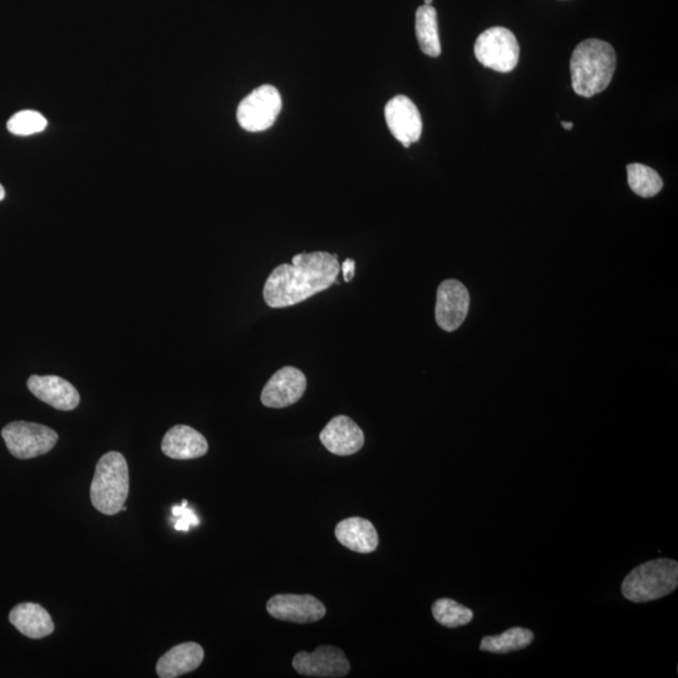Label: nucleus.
Here are the masks:
<instances>
[{
  "label": "nucleus",
  "mask_w": 678,
  "mask_h": 678,
  "mask_svg": "<svg viewBox=\"0 0 678 678\" xmlns=\"http://www.w3.org/2000/svg\"><path fill=\"white\" fill-rule=\"evenodd\" d=\"M204 660L203 647L195 642L181 643L171 648L157 662L156 672L161 678H176L193 672Z\"/></svg>",
  "instance_id": "16"
},
{
  "label": "nucleus",
  "mask_w": 678,
  "mask_h": 678,
  "mask_svg": "<svg viewBox=\"0 0 678 678\" xmlns=\"http://www.w3.org/2000/svg\"><path fill=\"white\" fill-rule=\"evenodd\" d=\"M173 515L176 519L175 529L180 530V532H189L191 527L199 525V518L196 517L193 510L188 508V501L186 500L180 506H174Z\"/></svg>",
  "instance_id": "24"
},
{
  "label": "nucleus",
  "mask_w": 678,
  "mask_h": 678,
  "mask_svg": "<svg viewBox=\"0 0 678 678\" xmlns=\"http://www.w3.org/2000/svg\"><path fill=\"white\" fill-rule=\"evenodd\" d=\"M2 436L14 458L28 460L46 455L56 446L57 432L34 422L16 421L4 427Z\"/></svg>",
  "instance_id": "6"
},
{
  "label": "nucleus",
  "mask_w": 678,
  "mask_h": 678,
  "mask_svg": "<svg viewBox=\"0 0 678 678\" xmlns=\"http://www.w3.org/2000/svg\"><path fill=\"white\" fill-rule=\"evenodd\" d=\"M306 388L307 378L301 370L283 367L264 386L260 400L269 409H284L301 400Z\"/></svg>",
  "instance_id": "12"
},
{
  "label": "nucleus",
  "mask_w": 678,
  "mask_h": 678,
  "mask_svg": "<svg viewBox=\"0 0 678 678\" xmlns=\"http://www.w3.org/2000/svg\"><path fill=\"white\" fill-rule=\"evenodd\" d=\"M283 101L279 91L272 85H263L244 98L238 107L240 127L249 132L270 129L282 111Z\"/></svg>",
  "instance_id": "7"
},
{
  "label": "nucleus",
  "mask_w": 678,
  "mask_h": 678,
  "mask_svg": "<svg viewBox=\"0 0 678 678\" xmlns=\"http://www.w3.org/2000/svg\"><path fill=\"white\" fill-rule=\"evenodd\" d=\"M267 611L279 621L301 625L321 621L327 613L324 604L309 594H278L269 599Z\"/></svg>",
  "instance_id": "11"
},
{
  "label": "nucleus",
  "mask_w": 678,
  "mask_h": 678,
  "mask_svg": "<svg viewBox=\"0 0 678 678\" xmlns=\"http://www.w3.org/2000/svg\"><path fill=\"white\" fill-rule=\"evenodd\" d=\"M678 564L672 559H656L638 565L622 583V593L628 601H656L676 591Z\"/></svg>",
  "instance_id": "4"
},
{
  "label": "nucleus",
  "mask_w": 678,
  "mask_h": 678,
  "mask_svg": "<svg viewBox=\"0 0 678 678\" xmlns=\"http://www.w3.org/2000/svg\"><path fill=\"white\" fill-rule=\"evenodd\" d=\"M341 272L343 273V278H345L346 282H351L356 273L355 260L347 259L346 262L341 265Z\"/></svg>",
  "instance_id": "25"
},
{
  "label": "nucleus",
  "mask_w": 678,
  "mask_h": 678,
  "mask_svg": "<svg viewBox=\"0 0 678 678\" xmlns=\"http://www.w3.org/2000/svg\"><path fill=\"white\" fill-rule=\"evenodd\" d=\"M6 198V190H4L3 185L0 184V201Z\"/></svg>",
  "instance_id": "27"
},
{
  "label": "nucleus",
  "mask_w": 678,
  "mask_h": 678,
  "mask_svg": "<svg viewBox=\"0 0 678 678\" xmlns=\"http://www.w3.org/2000/svg\"><path fill=\"white\" fill-rule=\"evenodd\" d=\"M432 2H434V0H425L426 6H431Z\"/></svg>",
  "instance_id": "28"
},
{
  "label": "nucleus",
  "mask_w": 678,
  "mask_h": 678,
  "mask_svg": "<svg viewBox=\"0 0 678 678\" xmlns=\"http://www.w3.org/2000/svg\"><path fill=\"white\" fill-rule=\"evenodd\" d=\"M617 57L611 44L599 39L579 43L571 58L572 86L578 96L593 97L611 83Z\"/></svg>",
  "instance_id": "2"
},
{
  "label": "nucleus",
  "mask_w": 678,
  "mask_h": 678,
  "mask_svg": "<svg viewBox=\"0 0 678 678\" xmlns=\"http://www.w3.org/2000/svg\"><path fill=\"white\" fill-rule=\"evenodd\" d=\"M329 452L338 456L356 454L365 445V434L350 417L339 415L328 422L319 435Z\"/></svg>",
  "instance_id": "13"
},
{
  "label": "nucleus",
  "mask_w": 678,
  "mask_h": 678,
  "mask_svg": "<svg viewBox=\"0 0 678 678\" xmlns=\"http://www.w3.org/2000/svg\"><path fill=\"white\" fill-rule=\"evenodd\" d=\"M341 272L336 254L327 252L294 255L292 264L275 268L265 282L263 297L270 308H286L307 301L338 283Z\"/></svg>",
  "instance_id": "1"
},
{
  "label": "nucleus",
  "mask_w": 678,
  "mask_h": 678,
  "mask_svg": "<svg viewBox=\"0 0 678 678\" xmlns=\"http://www.w3.org/2000/svg\"><path fill=\"white\" fill-rule=\"evenodd\" d=\"M9 621L22 635L39 640L54 631L52 617L37 603H22L12 609Z\"/></svg>",
  "instance_id": "18"
},
{
  "label": "nucleus",
  "mask_w": 678,
  "mask_h": 678,
  "mask_svg": "<svg viewBox=\"0 0 678 678\" xmlns=\"http://www.w3.org/2000/svg\"><path fill=\"white\" fill-rule=\"evenodd\" d=\"M336 538L343 547L356 553H372L378 547L376 528L370 520L363 518H348L339 522L336 527Z\"/></svg>",
  "instance_id": "17"
},
{
  "label": "nucleus",
  "mask_w": 678,
  "mask_h": 678,
  "mask_svg": "<svg viewBox=\"0 0 678 678\" xmlns=\"http://www.w3.org/2000/svg\"><path fill=\"white\" fill-rule=\"evenodd\" d=\"M470 294L463 283L456 279H447L437 289L435 308L436 322L446 332L460 328L468 317Z\"/></svg>",
  "instance_id": "9"
},
{
  "label": "nucleus",
  "mask_w": 678,
  "mask_h": 678,
  "mask_svg": "<svg viewBox=\"0 0 678 678\" xmlns=\"http://www.w3.org/2000/svg\"><path fill=\"white\" fill-rule=\"evenodd\" d=\"M432 616L447 628H458L469 625L474 618V612L449 598H441L432 606Z\"/></svg>",
  "instance_id": "22"
},
{
  "label": "nucleus",
  "mask_w": 678,
  "mask_h": 678,
  "mask_svg": "<svg viewBox=\"0 0 678 678\" xmlns=\"http://www.w3.org/2000/svg\"><path fill=\"white\" fill-rule=\"evenodd\" d=\"M562 127L564 130L571 131L573 130L574 124L573 122H562Z\"/></svg>",
  "instance_id": "26"
},
{
  "label": "nucleus",
  "mask_w": 678,
  "mask_h": 678,
  "mask_svg": "<svg viewBox=\"0 0 678 678\" xmlns=\"http://www.w3.org/2000/svg\"><path fill=\"white\" fill-rule=\"evenodd\" d=\"M161 449L171 459L191 460L204 456L209 445L205 437L193 427L178 425L166 432Z\"/></svg>",
  "instance_id": "15"
},
{
  "label": "nucleus",
  "mask_w": 678,
  "mask_h": 678,
  "mask_svg": "<svg viewBox=\"0 0 678 678\" xmlns=\"http://www.w3.org/2000/svg\"><path fill=\"white\" fill-rule=\"evenodd\" d=\"M416 37L421 51L429 57H439L441 42L437 12L432 6H421L416 12Z\"/></svg>",
  "instance_id": "19"
},
{
  "label": "nucleus",
  "mask_w": 678,
  "mask_h": 678,
  "mask_svg": "<svg viewBox=\"0 0 678 678\" xmlns=\"http://www.w3.org/2000/svg\"><path fill=\"white\" fill-rule=\"evenodd\" d=\"M29 391L38 400L60 411H72L80 405V393L71 382L57 376H31L27 382Z\"/></svg>",
  "instance_id": "14"
},
{
  "label": "nucleus",
  "mask_w": 678,
  "mask_h": 678,
  "mask_svg": "<svg viewBox=\"0 0 678 678\" xmlns=\"http://www.w3.org/2000/svg\"><path fill=\"white\" fill-rule=\"evenodd\" d=\"M534 633L527 628L513 627L499 636H488L480 643V650L503 655L513 651L523 650L533 643Z\"/></svg>",
  "instance_id": "20"
},
{
  "label": "nucleus",
  "mask_w": 678,
  "mask_h": 678,
  "mask_svg": "<svg viewBox=\"0 0 678 678\" xmlns=\"http://www.w3.org/2000/svg\"><path fill=\"white\" fill-rule=\"evenodd\" d=\"M130 490L129 466L121 452L111 451L98 461L91 484L92 505L105 515H116Z\"/></svg>",
  "instance_id": "3"
},
{
  "label": "nucleus",
  "mask_w": 678,
  "mask_h": 678,
  "mask_svg": "<svg viewBox=\"0 0 678 678\" xmlns=\"http://www.w3.org/2000/svg\"><path fill=\"white\" fill-rule=\"evenodd\" d=\"M293 667L299 675L319 678L345 677L351 671L341 648L319 646L314 652H298L293 658Z\"/></svg>",
  "instance_id": "8"
},
{
  "label": "nucleus",
  "mask_w": 678,
  "mask_h": 678,
  "mask_svg": "<svg viewBox=\"0 0 678 678\" xmlns=\"http://www.w3.org/2000/svg\"><path fill=\"white\" fill-rule=\"evenodd\" d=\"M385 119L388 130L405 147L420 140L422 135V117L419 108L409 97L399 95L387 102Z\"/></svg>",
  "instance_id": "10"
},
{
  "label": "nucleus",
  "mask_w": 678,
  "mask_h": 678,
  "mask_svg": "<svg viewBox=\"0 0 678 678\" xmlns=\"http://www.w3.org/2000/svg\"><path fill=\"white\" fill-rule=\"evenodd\" d=\"M48 122L46 117L37 111L27 110L16 113L8 121V131L17 136H29L39 134L46 130Z\"/></svg>",
  "instance_id": "23"
},
{
  "label": "nucleus",
  "mask_w": 678,
  "mask_h": 678,
  "mask_svg": "<svg viewBox=\"0 0 678 678\" xmlns=\"http://www.w3.org/2000/svg\"><path fill=\"white\" fill-rule=\"evenodd\" d=\"M475 57L484 67L500 73H509L518 66L520 47L512 31L494 27L480 34L475 42Z\"/></svg>",
  "instance_id": "5"
},
{
  "label": "nucleus",
  "mask_w": 678,
  "mask_h": 678,
  "mask_svg": "<svg viewBox=\"0 0 678 678\" xmlns=\"http://www.w3.org/2000/svg\"><path fill=\"white\" fill-rule=\"evenodd\" d=\"M627 175L631 190L641 198H653L663 188V180L660 174L646 165H628Z\"/></svg>",
  "instance_id": "21"
}]
</instances>
